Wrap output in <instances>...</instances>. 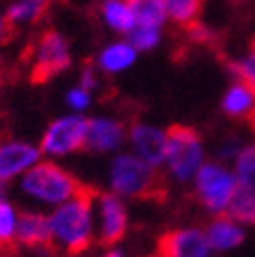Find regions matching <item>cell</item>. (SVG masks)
<instances>
[{"mask_svg": "<svg viewBox=\"0 0 255 257\" xmlns=\"http://www.w3.org/2000/svg\"><path fill=\"white\" fill-rule=\"evenodd\" d=\"M51 248L64 255H83L97 243L95 193L83 188L71 200L48 211Z\"/></svg>", "mask_w": 255, "mask_h": 257, "instance_id": "1", "label": "cell"}, {"mask_svg": "<svg viewBox=\"0 0 255 257\" xmlns=\"http://www.w3.org/2000/svg\"><path fill=\"white\" fill-rule=\"evenodd\" d=\"M83 184L71 170L53 159H42L16 182V191L28 204L51 211L83 191Z\"/></svg>", "mask_w": 255, "mask_h": 257, "instance_id": "2", "label": "cell"}, {"mask_svg": "<svg viewBox=\"0 0 255 257\" xmlns=\"http://www.w3.org/2000/svg\"><path fill=\"white\" fill-rule=\"evenodd\" d=\"M207 147L205 140L191 126H170L168 145H165V159L161 172L165 179L177 186H191L200 168L207 163Z\"/></svg>", "mask_w": 255, "mask_h": 257, "instance_id": "3", "label": "cell"}, {"mask_svg": "<svg viewBox=\"0 0 255 257\" xmlns=\"http://www.w3.org/2000/svg\"><path fill=\"white\" fill-rule=\"evenodd\" d=\"M159 168L149 166L147 161L136 156L131 150L117 152L111 156L106 170L108 191L122 195L124 200H145L154 198L161 191Z\"/></svg>", "mask_w": 255, "mask_h": 257, "instance_id": "4", "label": "cell"}, {"mask_svg": "<svg viewBox=\"0 0 255 257\" xmlns=\"http://www.w3.org/2000/svg\"><path fill=\"white\" fill-rule=\"evenodd\" d=\"M237 188L239 179L234 175L232 163H225L221 159H209L191 182L193 198L209 216L228 214Z\"/></svg>", "mask_w": 255, "mask_h": 257, "instance_id": "5", "label": "cell"}, {"mask_svg": "<svg viewBox=\"0 0 255 257\" xmlns=\"http://www.w3.org/2000/svg\"><path fill=\"white\" fill-rule=\"evenodd\" d=\"M85 140H88V117L71 112V115H62V117L53 119L44 128L39 150H42L44 159L62 161L83 152Z\"/></svg>", "mask_w": 255, "mask_h": 257, "instance_id": "6", "label": "cell"}, {"mask_svg": "<svg viewBox=\"0 0 255 257\" xmlns=\"http://www.w3.org/2000/svg\"><path fill=\"white\" fill-rule=\"evenodd\" d=\"M71 67V48L69 42L58 30H44L32 44V64L30 78L32 83H46L60 76Z\"/></svg>", "mask_w": 255, "mask_h": 257, "instance_id": "7", "label": "cell"}, {"mask_svg": "<svg viewBox=\"0 0 255 257\" xmlns=\"http://www.w3.org/2000/svg\"><path fill=\"white\" fill-rule=\"evenodd\" d=\"M95 218H97V243L117 246L131 227V209L122 195L113 191L95 193Z\"/></svg>", "mask_w": 255, "mask_h": 257, "instance_id": "8", "label": "cell"}, {"mask_svg": "<svg viewBox=\"0 0 255 257\" xmlns=\"http://www.w3.org/2000/svg\"><path fill=\"white\" fill-rule=\"evenodd\" d=\"M44 159L39 145L19 138L0 140V184L19 182L32 166H37Z\"/></svg>", "mask_w": 255, "mask_h": 257, "instance_id": "9", "label": "cell"}, {"mask_svg": "<svg viewBox=\"0 0 255 257\" xmlns=\"http://www.w3.org/2000/svg\"><path fill=\"white\" fill-rule=\"evenodd\" d=\"M161 257H214L212 243L207 239L205 227L198 225H182L168 230L159 241Z\"/></svg>", "mask_w": 255, "mask_h": 257, "instance_id": "10", "label": "cell"}, {"mask_svg": "<svg viewBox=\"0 0 255 257\" xmlns=\"http://www.w3.org/2000/svg\"><path fill=\"white\" fill-rule=\"evenodd\" d=\"M129 136V124L120 117H111V115H97V117H88V140H85V152L92 154H117L122 152L127 145Z\"/></svg>", "mask_w": 255, "mask_h": 257, "instance_id": "11", "label": "cell"}, {"mask_svg": "<svg viewBox=\"0 0 255 257\" xmlns=\"http://www.w3.org/2000/svg\"><path fill=\"white\" fill-rule=\"evenodd\" d=\"M127 145L136 156L161 170L165 159V145H168V128L136 119L129 124Z\"/></svg>", "mask_w": 255, "mask_h": 257, "instance_id": "12", "label": "cell"}, {"mask_svg": "<svg viewBox=\"0 0 255 257\" xmlns=\"http://www.w3.org/2000/svg\"><path fill=\"white\" fill-rule=\"evenodd\" d=\"M16 246L28 250H44L51 248V225H48V211L44 209H23L16 232Z\"/></svg>", "mask_w": 255, "mask_h": 257, "instance_id": "13", "label": "cell"}, {"mask_svg": "<svg viewBox=\"0 0 255 257\" xmlns=\"http://www.w3.org/2000/svg\"><path fill=\"white\" fill-rule=\"evenodd\" d=\"M205 232H207V239L212 243L214 252L237 250L246 241V227L228 214L212 216L209 223L205 225Z\"/></svg>", "mask_w": 255, "mask_h": 257, "instance_id": "14", "label": "cell"}, {"mask_svg": "<svg viewBox=\"0 0 255 257\" xmlns=\"http://www.w3.org/2000/svg\"><path fill=\"white\" fill-rule=\"evenodd\" d=\"M221 110L230 119H250L255 122V92L246 83L234 78L221 99Z\"/></svg>", "mask_w": 255, "mask_h": 257, "instance_id": "15", "label": "cell"}, {"mask_svg": "<svg viewBox=\"0 0 255 257\" xmlns=\"http://www.w3.org/2000/svg\"><path fill=\"white\" fill-rule=\"evenodd\" d=\"M136 55H138V51L129 42H117L101 51L99 58H97V67H99L101 74H120L136 62Z\"/></svg>", "mask_w": 255, "mask_h": 257, "instance_id": "16", "label": "cell"}, {"mask_svg": "<svg viewBox=\"0 0 255 257\" xmlns=\"http://www.w3.org/2000/svg\"><path fill=\"white\" fill-rule=\"evenodd\" d=\"M46 12L48 0H16L5 12V19L12 30H16V26H23V23H39L46 16Z\"/></svg>", "mask_w": 255, "mask_h": 257, "instance_id": "17", "label": "cell"}, {"mask_svg": "<svg viewBox=\"0 0 255 257\" xmlns=\"http://www.w3.org/2000/svg\"><path fill=\"white\" fill-rule=\"evenodd\" d=\"M23 209L10 198H0V248L16 246V232H19V220H21Z\"/></svg>", "mask_w": 255, "mask_h": 257, "instance_id": "18", "label": "cell"}, {"mask_svg": "<svg viewBox=\"0 0 255 257\" xmlns=\"http://www.w3.org/2000/svg\"><path fill=\"white\" fill-rule=\"evenodd\" d=\"M129 10L133 14L136 26H152L161 28L163 21L168 19V10H165V0H127Z\"/></svg>", "mask_w": 255, "mask_h": 257, "instance_id": "19", "label": "cell"}, {"mask_svg": "<svg viewBox=\"0 0 255 257\" xmlns=\"http://www.w3.org/2000/svg\"><path fill=\"white\" fill-rule=\"evenodd\" d=\"M228 216L239 220L244 227H255V186L239 184L232 202L228 207Z\"/></svg>", "mask_w": 255, "mask_h": 257, "instance_id": "20", "label": "cell"}, {"mask_svg": "<svg viewBox=\"0 0 255 257\" xmlns=\"http://www.w3.org/2000/svg\"><path fill=\"white\" fill-rule=\"evenodd\" d=\"M101 14H104L108 26L115 32H120V35H127L136 26L127 0H101Z\"/></svg>", "mask_w": 255, "mask_h": 257, "instance_id": "21", "label": "cell"}, {"mask_svg": "<svg viewBox=\"0 0 255 257\" xmlns=\"http://www.w3.org/2000/svg\"><path fill=\"white\" fill-rule=\"evenodd\" d=\"M207 0H165V10H168V19L175 26L186 28L198 21L202 7Z\"/></svg>", "mask_w": 255, "mask_h": 257, "instance_id": "22", "label": "cell"}, {"mask_svg": "<svg viewBox=\"0 0 255 257\" xmlns=\"http://www.w3.org/2000/svg\"><path fill=\"white\" fill-rule=\"evenodd\" d=\"M234 175L239 179V184L246 186H255V138L241 147V152L237 154V159L232 161Z\"/></svg>", "mask_w": 255, "mask_h": 257, "instance_id": "23", "label": "cell"}, {"mask_svg": "<svg viewBox=\"0 0 255 257\" xmlns=\"http://www.w3.org/2000/svg\"><path fill=\"white\" fill-rule=\"evenodd\" d=\"M124 42H129L136 51H152L161 42V28L152 26H133L124 35Z\"/></svg>", "mask_w": 255, "mask_h": 257, "instance_id": "24", "label": "cell"}, {"mask_svg": "<svg viewBox=\"0 0 255 257\" xmlns=\"http://www.w3.org/2000/svg\"><path fill=\"white\" fill-rule=\"evenodd\" d=\"M225 64H228L230 74H232L234 78L241 80V83H246V85L255 92V51L253 48H248V53H246L244 58L228 60Z\"/></svg>", "mask_w": 255, "mask_h": 257, "instance_id": "25", "label": "cell"}, {"mask_svg": "<svg viewBox=\"0 0 255 257\" xmlns=\"http://www.w3.org/2000/svg\"><path fill=\"white\" fill-rule=\"evenodd\" d=\"M92 99H95V92L85 90V87H80V85H74L67 92V106L74 112H78V115H83V112L92 106Z\"/></svg>", "mask_w": 255, "mask_h": 257, "instance_id": "26", "label": "cell"}, {"mask_svg": "<svg viewBox=\"0 0 255 257\" xmlns=\"http://www.w3.org/2000/svg\"><path fill=\"white\" fill-rule=\"evenodd\" d=\"M244 145H246V140L241 138V136H237V134L225 136V138L218 143V159L225 161V163H232V161L237 159V154L241 152Z\"/></svg>", "mask_w": 255, "mask_h": 257, "instance_id": "27", "label": "cell"}, {"mask_svg": "<svg viewBox=\"0 0 255 257\" xmlns=\"http://www.w3.org/2000/svg\"><path fill=\"white\" fill-rule=\"evenodd\" d=\"M78 85L90 92H97V87H99V67H97V60H88L83 64V69L78 74Z\"/></svg>", "mask_w": 255, "mask_h": 257, "instance_id": "28", "label": "cell"}, {"mask_svg": "<svg viewBox=\"0 0 255 257\" xmlns=\"http://www.w3.org/2000/svg\"><path fill=\"white\" fill-rule=\"evenodd\" d=\"M12 37H14V30H12V26H10V23H7L5 14H0V44L10 42Z\"/></svg>", "mask_w": 255, "mask_h": 257, "instance_id": "29", "label": "cell"}, {"mask_svg": "<svg viewBox=\"0 0 255 257\" xmlns=\"http://www.w3.org/2000/svg\"><path fill=\"white\" fill-rule=\"evenodd\" d=\"M97 257H133V255L127 252L124 248H120V246H106Z\"/></svg>", "mask_w": 255, "mask_h": 257, "instance_id": "30", "label": "cell"}, {"mask_svg": "<svg viewBox=\"0 0 255 257\" xmlns=\"http://www.w3.org/2000/svg\"><path fill=\"white\" fill-rule=\"evenodd\" d=\"M248 48H253V51H255V35H253V39H250V44H248Z\"/></svg>", "mask_w": 255, "mask_h": 257, "instance_id": "31", "label": "cell"}, {"mask_svg": "<svg viewBox=\"0 0 255 257\" xmlns=\"http://www.w3.org/2000/svg\"><path fill=\"white\" fill-rule=\"evenodd\" d=\"M0 85H3V71H0Z\"/></svg>", "mask_w": 255, "mask_h": 257, "instance_id": "32", "label": "cell"}]
</instances>
